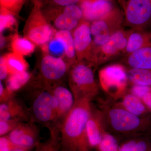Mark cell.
<instances>
[{
	"label": "cell",
	"mask_w": 151,
	"mask_h": 151,
	"mask_svg": "<svg viewBox=\"0 0 151 151\" xmlns=\"http://www.w3.org/2000/svg\"><path fill=\"white\" fill-rule=\"evenodd\" d=\"M151 36V33H150Z\"/></svg>",
	"instance_id": "cell-41"
},
{
	"label": "cell",
	"mask_w": 151,
	"mask_h": 151,
	"mask_svg": "<svg viewBox=\"0 0 151 151\" xmlns=\"http://www.w3.org/2000/svg\"><path fill=\"white\" fill-rule=\"evenodd\" d=\"M150 46V34L145 30L131 29L129 30L127 46L123 55L127 57L138 50Z\"/></svg>",
	"instance_id": "cell-17"
},
{
	"label": "cell",
	"mask_w": 151,
	"mask_h": 151,
	"mask_svg": "<svg viewBox=\"0 0 151 151\" xmlns=\"http://www.w3.org/2000/svg\"><path fill=\"white\" fill-rule=\"evenodd\" d=\"M82 0H47L53 7H63L73 4H78Z\"/></svg>",
	"instance_id": "cell-34"
},
{
	"label": "cell",
	"mask_w": 151,
	"mask_h": 151,
	"mask_svg": "<svg viewBox=\"0 0 151 151\" xmlns=\"http://www.w3.org/2000/svg\"><path fill=\"white\" fill-rule=\"evenodd\" d=\"M129 68L151 70V46L146 47L133 52L125 58Z\"/></svg>",
	"instance_id": "cell-20"
},
{
	"label": "cell",
	"mask_w": 151,
	"mask_h": 151,
	"mask_svg": "<svg viewBox=\"0 0 151 151\" xmlns=\"http://www.w3.org/2000/svg\"><path fill=\"white\" fill-rule=\"evenodd\" d=\"M52 88L35 83L25 94L29 101L28 108L32 122L40 124L48 129L54 123L57 108Z\"/></svg>",
	"instance_id": "cell-3"
},
{
	"label": "cell",
	"mask_w": 151,
	"mask_h": 151,
	"mask_svg": "<svg viewBox=\"0 0 151 151\" xmlns=\"http://www.w3.org/2000/svg\"><path fill=\"white\" fill-rule=\"evenodd\" d=\"M87 137L90 146L99 145L103 135L107 132L104 115L100 108L92 104V108L86 125Z\"/></svg>",
	"instance_id": "cell-14"
},
{
	"label": "cell",
	"mask_w": 151,
	"mask_h": 151,
	"mask_svg": "<svg viewBox=\"0 0 151 151\" xmlns=\"http://www.w3.org/2000/svg\"><path fill=\"white\" fill-rule=\"evenodd\" d=\"M150 1L151 2V0H150Z\"/></svg>",
	"instance_id": "cell-40"
},
{
	"label": "cell",
	"mask_w": 151,
	"mask_h": 151,
	"mask_svg": "<svg viewBox=\"0 0 151 151\" xmlns=\"http://www.w3.org/2000/svg\"><path fill=\"white\" fill-rule=\"evenodd\" d=\"M128 92L142 100L146 94L151 92V86L140 84H131L129 86Z\"/></svg>",
	"instance_id": "cell-31"
},
{
	"label": "cell",
	"mask_w": 151,
	"mask_h": 151,
	"mask_svg": "<svg viewBox=\"0 0 151 151\" xmlns=\"http://www.w3.org/2000/svg\"></svg>",
	"instance_id": "cell-42"
},
{
	"label": "cell",
	"mask_w": 151,
	"mask_h": 151,
	"mask_svg": "<svg viewBox=\"0 0 151 151\" xmlns=\"http://www.w3.org/2000/svg\"><path fill=\"white\" fill-rule=\"evenodd\" d=\"M103 112L107 131L123 135L137 134L151 130V115L139 116L125 109L120 102H102Z\"/></svg>",
	"instance_id": "cell-2"
},
{
	"label": "cell",
	"mask_w": 151,
	"mask_h": 151,
	"mask_svg": "<svg viewBox=\"0 0 151 151\" xmlns=\"http://www.w3.org/2000/svg\"><path fill=\"white\" fill-rule=\"evenodd\" d=\"M22 122H26L19 119L0 121V137L8 134Z\"/></svg>",
	"instance_id": "cell-29"
},
{
	"label": "cell",
	"mask_w": 151,
	"mask_h": 151,
	"mask_svg": "<svg viewBox=\"0 0 151 151\" xmlns=\"http://www.w3.org/2000/svg\"><path fill=\"white\" fill-rule=\"evenodd\" d=\"M142 100L149 111H151V92L146 94Z\"/></svg>",
	"instance_id": "cell-37"
},
{
	"label": "cell",
	"mask_w": 151,
	"mask_h": 151,
	"mask_svg": "<svg viewBox=\"0 0 151 151\" xmlns=\"http://www.w3.org/2000/svg\"><path fill=\"white\" fill-rule=\"evenodd\" d=\"M73 41L77 61L88 63L92 65L93 61V43L90 24L84 21L73 31Z\"/></svg>",
	"instance_id": "cell-11"
},
{
	"label": "cell",
	"mask_w": 151,
	"mask_h": 151,
	"mask_svg": "<svg viewBox=\"0 0 151 151\" xmlns=\"http://www.w3.org/2000/svg\"><path fill=\"white\" fill-rule=\"evenodd\" d=\"M148 145L142 140H132L125 143L118 151H147Z\"/></svg>",
	"instance_id": "cell-30"
},
{
	"label": "cell",
	"mask_w": 151,
	"mask_h": 151,
	"mask_svg": "<svg viewBox=\"0 0 151 151\" xmlns=\"http://www.w3.org/2000/svg\"><path fill=\"white\" fill-rule=\"evenodd\" d=\"M16 23V19L13 13L9 10L1 7L0 32L1 33L6 29L12 27Z\"/></svg>",
	"instance_id": "cell-27"
},
{
	"label": "cell",
	"mask_w": 151,
	"mask_h": 151,
	"mask_svg": "<svg viewBox=\"0 0 151 151\" xmlns=\"http://www.w3.org/2000/svg\"><path fill=\"white\" fill-rule=\"evenodd\" d=\"M118 1H119V3H120V4L122 6L123 4H124L125 0H118Z\"/></svg>",
	"instance_id": "cell-39"
},
{
	"label": "cell",
	"mask_w": 151,
	"mask_h": 151,
	"mask_svg": "<svg viewBox=\"0 0 151 151\" xmlns=\"http://www.w3.org/2000/svg\"><path fill=\"white\" fill-rule=\"evenodd\" d=\"M55 39L63 47L70 67L77 62L72 33L70 31L59 30L55 35Z\"/></svg>",
	"instance_id": "cell-19"
},
{
	"label": "cell",
	"mask_w": 151,
	"mask_h": 151,
	"mask_svg": "<svg viewBox=\"0 0 151 151\" xmlns=\"http://www.w3.org/2000/svg\"><path fill=\"white\" fill-rule=\"evenodd\" d=\"M49 130V137L45 142L39 143L35 151H61L59 127H52Z\"/></svg>",
	"instance_id": "cell-24"
},
{
	"label": "cell",
	"mask_w": 151,
	"mask_h": 151,
	"mask_svg": "<svg viewBox=\"0 0 151 151\" xmlns=\"http://www.w3.org/2000/svg\"><path fill=\"white\" fill-rule=\"evenodd\" d=\"M33 2V7L25 25L24 34L35 44L43 46L51 39L53 30L42 12L41 1Z\"/></svg>",
	"instance_id": "cell-6"
},
{
	"label": "cell",
	"mask_w": 151,
	"mask_h": 151,
	"mask_svg": "<svg viewBox=\"0 0 151 151\" xmlns=\"http://www.w3.org/2000/svg\"><path fill=\"white\" fill-rule=\"evenodd\" d=\"M129 30L121 29L111 36L109 40L97 52L94 57V66L103 64L124 54L128 42Z\"/></svg>",
	"instance_id": "cell-10"
},
{
	"label": "cell",
	"mask_w": 151,
	"mask_h": 151,
	"mask_svg": "<svg viewBox=\"0 0 151 151\" xmlns=\"http://www.w3.org/2000/svg\"><path fill=\"white\" fill-rule=\"evenodd\" d=\"M31 75L27 71L9 75L6 87L13 93L20 89L28 82Z\"/></svg>",
	"instance_id": "cell-26"
},
{
	"label": "cell",
	"mask_w": 151,
	"mask_h": 151,
	"mask_svg": "<svg viewBox=\"0 0 151 151\" xmlns=\"http://www.w3.org/2000/svg\"><path fill=\"white\" fill-rule=\"evenodd\" d=\"M13 119H20L26 122L31 121L27 106L15 95L0 105V121Z\"/></svg>",
	"instance_id": "cell-16"
},
{
	"label": "cell",
	"mask_w": 151,
	"mask_h": 151,
	"mask_svg": "<svg viewBox=\"0 0 151 151\" xmlns=\"http://www.w3.org/2000/svg\"><path fill=\"white\" fill-rule=\"evenodd\" d=\"M91 101H75L71 109L59 126L62 151H88L89 145L86 125L91 108Z\"/></svg>",
	"instance_id": "cell-1"
},
{
	"label": "cell",
	"mask_w": 151,
	"mask_h": 151,
	"mask_svg": "<svg viewBox=\"0 0 151 151\" xmlns=\"http://www.w3.org/2000/svg\"><path fill=\"white\" fill-rule=\"evenodd\" d=\"M14 93H13L3 86L1 81H0V103H4L14 96Z\"/></svg>",
	"instance_id": "cell-35"
},
{
	"label": "cell",
	"mask_w": 151,
	"mask_h": 151,
	"mask_svg": "<svg viewBox=\"0 0 151 151\" xmlns=\"http://www.w3.org/2000/svg\"><path fill=\"white\" fill-rule=\"evenodd\" d=\"M49 15L53 17L54 26L59 30L73 31L82 22L63 12L60 7L52 8Z\"/></svg>",
	"instance_id": "cell-18"
},
{
	"label": "cell",
	"mask_w": 151,
	"mask_h": 151,
	"mask_svg": "<svg viewBox=\"0 0 151 151\" xmlns=\"http://www.w3.org/2000/svg\"><path fill=\"white\" fill-rule=\"evenodd\" d=\"M100 151H118L116 138L110 133L106 132L98 145Z\"/></svg>",
	"instance_id": "cell-28"
},
{
	"label": "cell",
	"mask_w": 151,
	"mask_h": 151,
	"mask_svg": "<svg viewBox=\"0 0 151 151\" xmlns=\"http://www.w3.org/2000/svg\"><path fill=\"white\" fill-rule=\"evenodd\" d=\"M124 23L131 29L145 30L151 22V2L150 0H125Z\"/></svg>",
	"instance_id": "cell-8"
},
{
	"label": "cell",
	"mask_w": 151,
	"mask_h": 151,
	"mask_svg": "<svg viewBox=\"0 0 151 151\" xmlns=\"http://www.w3.org/2000/svg\"><path fill=\"white\" fill-rule=\"evenodd\" d=\"M102 90L111 100H120L129 89L126 66L120 63L111 64L100 69L98 73Z\"/></svg>",
	"instance_id": "cell-5"
},
{
	"label": "cell",
	"mask_w": 151,
	"mask_h": 151,
	"mask_svg": "<svg viewBox=\"0 0 151 151\" xmlns=\"http://www.w3.org/2000/svg\"><path fill=\"white\" fill-rule=\"evenodd\" d=\"M11 47L14 53L25 56L32 54L34 51L35 46L27 38L15 34L12 37Z\"/></svg>",
	"instance_id": "cell-23"
},
{
	"label": "cell",
	"mask_w": 151,
	"mask_h": 151,
	"mask_svg": "<svg viewBox=\"0 0 151 151\" xmlns=\"http://www.w3.org/2000/svg\"><path fill=\"white\" fill-rule=\"evenodd\" d=\"M129 84L151 86V70L142 68H127Z\"/></svg>",
	"instance_id": "cell-25"
},
{
	"label": "cell",
	"mask_w": 151,
	"mask_h": 151,
	"mask_svg": "<svg viewBox=\"0 0 151 151\" xmlns=\"http://www.w3.org/2000/svg\"><path fill=\"white\" fill-rule=\"evenodd\" d=\"M78 5L84 20L89 22L103 18L115 8L111 0H82Z\"/></svg>",
	"instance_id": "cell-15"
},
{
	"label": "cell",
	"mask_w": 151,
	"mask_h": 151,
	"mask_svg": "<svg viewBox=\"0 0 151 151\" xmlns=\"http://www.w3.org/2000/svg\"><path fill=\"white\" fill-rule=\"evenodd\" d=\"M70 66L60 57L46 54L41 60L38 84L52 87L60 82Z\"/></svg>",
	"instance_id": "cell-9"
},
{
	"label": "cell",
	"mask_w": 151,
	"mask_h": 151,
	"mask_svg": "<svg viewBox=\"0 0 151 151\" xmlns=\"http://www.w3.org/2000/svg\"><path fill=\"white\" fill-rule=\"evenodd\" d=\"M124 23V14L120 10L115 8L104 17L90 24L93 60L98 50L109 40L111 36L122 29Z\"/></svg>",
	"instance_id": "cell-7"
},
{
	"label": "cell",
	"mask_w": 151,
	"mask_h": 151,
	"mask_svg": "<svg viewBox=\"0 0 151 151\" xmlns=\"http://www.w3.org/2000/svg\"><path fill=\"white\" fill-rule=\"evenodd\" d=\"M52 92L57 103L55 119L52 127H53L60 126L68 113L73 108L75 101L70 89L60 84V82L52 86Z\"/></svg>",
	"instance_id": "cell-13"
},
{
	"label": "cell",
	"mask_w": 151,
	"mask_h": 151,
	"mask_svg": "<svg viewBox=\"0 0 151 151\" xmlns=\"http://www.w3.org/2000/svg\"><path fill=\"white\" fill-rule=\"evenodd\" d=\"M19 148L11 141L8 135L0 137V151H12Z\"/></svg>",
	"instance_id": "cell-33"
},
{
	"label": "cell",
	"mask_w": 151,
	"mask_h": 151,
	"mask_svg": "<svg viewBox=\"0 0 151 151\" xmlns=\"http://www.w3.org/2000/svg\"><path fill=\"white\" fill-rule=\"evenodd\" d=\"M9 75L5 60L4 56L1 57L0 59V78L1 81L4 80Z\"/></svg>",
	"instance_id": "cell-36"
},
{
	"label": "cell",
	"mask_w": 151,
	"mask_h": 151,
	"mask_svg": "<svg viewBox=\"0 0 151 151\" xmlns=\"http://www.w3.org/2000/svg\"><path fill=\"white\" fill-rule=\"evenodd\" d=\"M4 57L9 75L27 71L28 64L22 55L13 52Z\"/></svg>",
	"instance_id": "cell-22"
},
{
	"label": "cell",
	"mask_w": 151,
	"mask_h": 151,
	"mask_svg": "<svg viewBox=\"0 0 151 151\" xmlns=\"http://www.w3.org/2000/svg\"><path fill=\"white\" fill-rule=\"evenodd\" d=\"M121 100L120 103L122 106L132 114L139 116L149 114L150 111L142 100L128 91Z\"/></svg>",
	"instance_id": "cell-21"
},
{
	"label": "cell",
	"mask_w": 151,
	"mask_h": 151,
	"mask_svg": "<svg viewBox=\"0 0 151 151\" xmlns=\"http://www.w3.org/2000/svg\"><path fill=\"white\" fill-rule=\"evenodd\" d=\"M92 67L88 63L78 61L70 67L68 81L74 101L86 100L92 102L99 94V86Z\"/></svg>",
	"instance_id": "cell-4"
},
{
	"label": "cell",
	"mask_w": 151,
	"mask_h": 151,
	"mask_svg": "<svg viewBox=\"0 0 151 151\" xmlns=\"http://www.w3.org/2000/svg\"><path fill=\"white\" fill-rule=\"evenodd\" d=\"M19 148L30 150L40 142V130L35 122H22L7 134Z\"/></svg>",
	"instance_id": "cell-12"
},
{
	"label": "cell",
	"mask_w": 151,
	"mask_h": 151,
	"mask_svg": "<svg viewBox=\"0 0 151 151\" xmlns=\"http://www.w3.org/2000/svg\"><path fill=\"white\" fill-rule=\"evenodd\" d=\"M1 7L4 8L12 12L17 11L24 0H0Z\"/></svg>",
	"instance_id": "cell-32"
},
{
	"label": "cell",
	"mask_w": 151,
	"mask_h": 151,
	"mask_svg": "<svg viewBox=\"0 0 151 151\" xmlns=\"http://www.w3.org/2000/svg\"><path fill=\"white\" fill-rule=\"evenodd\" d=\"M4 37L3 36H1V47H2L4 46Z\"/></svg>",
	"instance_id": "cell-38"
}]
</instances>
